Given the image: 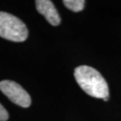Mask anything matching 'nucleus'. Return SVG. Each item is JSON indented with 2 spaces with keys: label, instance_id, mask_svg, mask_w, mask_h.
<instances>
[{
  "label": "nucleus",
  "instance_id": "obj_1",
  "mask_svg": "<svg viewBox=\"0 0 121 121\" xmlns=\"http://www.w3.org/2000/svg\"><path fill=\"white\" fill-rule=\"evenodd\" d=\"M74 76L79 86L90 96L102 99L108 98L107 82L95 69L80 65L75 69Z\"/></svg>",
  "mask_w": 121,
  "mask_h": 121
},
{
  "label": "nucleus",
  "instance_id": "obj_3",
  "mask_svg": "<svg viewBox=\"0 0 121 121\" xmlns=\"http://www.w3.org/2000/svg\"><path fill=\"white\" fill-rule=\"evenodd\" d=\"M0 90L12 102L28 108L31 105V97L20 84L12 80H2L0 82Z\"/></svg>",
  "mask_w": 121,
  "mask_h": 121
},
{
  "label": "nucleus",
  "instance_id": "obj_7",
  "mask_svg": "<svg viewBox=\"0 0 121 121\" xmlns=\"http://www.w3.org/2000/svg\"><path fill=\"white\" fill-rule=\"evenodd\" d=\"M103 100H104V101H108V98H104Z\"/></svg>",
  "mask_w": 121,
  "mask_h": 121
},
{
  "label": "nucleus",
  "instance_id": "obj_5",
  "mask_svg": "<svg viewBox=\"0 0 121 121\" xmlns=\"http://www.w3.org/2000/svg\"><path fill=\"white\" fill-rule=\"evenodd\" d=\"M63 3L68 9L73 12L82 11L84 8V0H64Z\"/></svg>",
  "mask_w": 121,
  "mask_h": 121
},
{
  "label": "nucleus",
  "instance_id": "obj_6",
  "mask_svg": "<svg viewBox=\"0 0 121 121\" xmlns=\"http://www.w3.org/2000/svg\"><path fill=\"white\" fill-rule=\"evenodd\" d=\"M9 118V114L6 109L0 104V121H6Z\"/></svg>",
  "mask_w": 121,
  "mask_h": 121
},
{
  "label": "nucleus",
  "instance_id": "obj_2",
  "mask_svg": "<svg viewBox=\"0 0 121 121\" xmlns=\"http://www.w3.org/2000/svg\"><path fill=\"white\" fill-rule=\"evenodd\" d=\"M28 31L22 21L6 12L0 11V37L13 42H24Z\"/></svg>",
  "mask_w": 121,
  "mask_h": 121
},
{
  "label": "nucleus",
  "instance_id": "obj_4",
  "mask_svg": "<svg viewBox=\"0 0 121 121\" xmlns=\"http://www.w3.org/2000/svg\"><path fill=\"white\" fill-rule=\"evenodd\" d=\"M35 6L38 12L44 16L50 25L57 26L60 23V17L54 3L50 0H37Z\"/></svg>",
  "mask_w": 121,
  "mask_h": 121
}]
</instances>
